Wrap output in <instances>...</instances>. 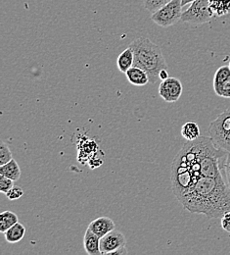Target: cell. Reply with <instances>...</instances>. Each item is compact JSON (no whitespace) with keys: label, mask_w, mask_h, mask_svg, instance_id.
<instances>
[{"label":"cell","mask_w":230,"mask_h":255,"mask_svg":"<svg viewBox=\"0 0 230 255\" xmlns=\"http://www.w3.org/2000/svg\"><path fill=\"white\" fill-rule=\"evenodd\" d=\"M179 203L191 213L209 218H222L230 211V189L223 177H202L185 191Z\"/></svg>","instance_id":"6da1fadb"},{"label":"cell","mask_w":230,"mask_h":255,"mask_svg":"<svg viewBox=\"0 0 230 255\" xmlns=\"http://www.w3.org/2000/svg\"><path fill=\"white\" fill-rule=\"evenodd\" d=\"M134 53L133 66L144 70L151 84H155L160 80V72L167 69L164 54L161 48L147 37H138L130 45Z\"/></svg>","instance_id":"7a4b0ae2"},{"label":"cell","mask_w":230,"mask_h":255,"mask_svg":"<svg viewBox=\"0 0 230 255\" xmlns=\"http://www.w3.org/2000/svg\"><path fill=\"white\" fill-rule=\"evenodd\" d=\"M181 0H171L151 15V20L162 28H168L181 20L182 16Z\"/></svg>","instance_id":"3957f363"},{"label":"cell","mask_w":230,"mask_h":255,"mask_svg":"<svg viewBox=\"0 0 230 255\" xmlns=\"http://www.w3.org/2000/svg\"><path fill=\"white\" fill-rule=\"evenodd\" d=\"M213 17L209 0H195L188 9L182 12L181 21L191 25H202L209 23Z\"/></svg>","instance_id":"277c9868"},{"label":"cell","mask_w":230,"mask_h":255,"mask_svg":"<svg viewBox=\"0 0 230 255\" xmlns=\"http://www.w3.org/2000/svg\"><path fill=\"white\" fill-rule=\"evenodd\" d=\"M127 246V240L123 233L113 230L100 240V251L102 255H112L114 252Z\"/></svg>","instance_id":"5b68a950"},{"label":"cell","mask_w":230,"mask_h":255,"mask_svg":"<svg viewBox=\"0 0 230 255\" xmlns=\"http://www.w3.org/2000/svg\"><path fill=\"white\" fill-rule=\"evenodd\" d=\"M230 131V108L221 113L217 119L211 122L209 133L213 141L216 143L227 135Z\"/></svg>","instance_id":"8992f818"},{"label":"cell","mask_w":230,"mask_h":255,"mask_svg":"<svg viewBox=\"0 0 230 255\" xmlns=\"http://www.w3.org/2000/svg\"><path fill=\"white\" fill-rule=\"evenodd\" d=\"M182 84L176 78H167L162 81L159 87V96L164 99L165 102H175L182 95Z\"/></svg>","instance_id":"52a82bcc"},{"label":"cell","mask_w":230,"mask_h":255,"mask_svg":"<svg viewBox=\"0 0 230 255\" xmlns=\"http://www.w3.org/2000/svg\"><path fill=\"white\" fill-rule=\"evenodd\" d=\"M116 225L112 219L106 216L99 217L97 219L93 220L91 223L89 224L88 229H90L94 234H96L99 238H103L113 230H115Z\"/></svg>","instance_id":"ba28073f"},{"label":"cell","mask_w":230,"mask_h":255,"mask_svg":"<svg viewBox=\"0 0 230 255\" xmlns=\"http://www.w3.org/2000/svg\"><path fill=\"white\" fill-rule=\"evenodd\" d=\"M100 238L94 234L90 229L87 228L83 238V248L88 255H100Z\"/></svg>","instance_id":"9c48e42d"},{"label":"cell","mask_w":230,"mask_h":255,"mask_svg":"<svg viewBox=\"0 0 230 255\" xmlns=\"http://www.w3.org/2000/svg\"><path fill=\"white\" fill-rule=\"evenodd\" d=\"M126 76L129 82L136 87H143L148 83H150L148 74L144 70L136 66H132V68L126 73Z\"/></svg>","instance_id":"30bf717a"},{"label":"cell","mask_w":230,"mask_h":255,"mask_svg":"<svg viewBox=\"0 0 230 255\" xmlns=\"http://www.w3.org/2000/svg\"><path fill=\"white\" fill-rule=\"evenodd\" d=\"M134 63V53L132 47L129 46L127 49H125L117 58V67L118 69L126 74Z\"/></svg>","instance_id":"8fae6325"},{"label":"cell","mask_w":230,"mask_h":255,"mask_svg":"<svg viewBox=\"0 0 230 255\" xmlns=\"http://www.w3.org/2000/svg\"><path fill=\"white\" fill-rule=\"evenodd\" d=\"M5 240L9 244H16L21 242L26 235V228L23 224L16 223L8 229L5 233Z\"/></svg>","instance_id":"7c38bea8"},{"label":"cell","mask_w":230,"mask_h":255,"mask_svg":"<svg viewBox=\"0 0 230 255\" xmlns=\"http://www.w3.org/2000/svg\"><path fill=\"white\" fill-rule=\"evenodd\" d=\"M0 175L17 182L21 177V169L16 160L12 159L8 163L0 166Z\"/></svg>","instance_id":"4fadbf2b"},{"label":"cell","mask_w":230,"mask_h":255,"mask_svg":"<svg viewBox=\"0 0 230 255\" xmlns=\"http://www.w3.org/2000/svg\"><path fill=\"white\" fill-rule=\"evenodd\" d=\"M209 4L216 17H223L230 13V0H209Z\"/></svg>","instance_id":"5bb4252c"},{"label":"cell","mask_w":230,"mask_h":255,"mask_svg":"<svg viewBox=\"0 0 230 255\" xmlns=\"http://www.w3.org/2000/svg\"><path fill=\"white\" fill-rule=\"evenodd\" d=\"M181 135L188 141H193L201 136L200 128L197 123L194 121L186 122L180 129Z\"/></svg>","instance_id":"9a60e30c"},{"label":"cell","mask_w":230,"mask_h":255,"mask_svg":"<svg viewBox=\"0 0 230 255\" xmlns=\"http://www.w3.org/2000/svg\"><path fill=\"white\" fill-rule=\"evenodd\" d=\"M18 216L12 211H4L0 214V232L5 233L12 226L18 223Z\"/></svg>","instance_id":"2e32d148"},{"label":"cell","mask_w":230,"mask_h":255,"mask_svg":"<svg viewBox=\"0 0 230 255\" xmlns=\"http://www.w3.org/2000/svg\"><path fill=\"white\" fill-rule=\"evenodd\" d=\"M230 77V66H222L217 70V72L215 74V77H214V81H213V86H214L215 93L220 89V87L223 85V83L226 82Z\"/></svg>","instance_id":"e0dca14e"},{"label":"cell","mask_w":230,"mask_h":255,"mask_svg":"<svg viewBox=\"0 0 230 255\" xmlns=\"http://www.w3.org/2000/svg\"><path fill=\"white\" fill-rule=\"evenodd\" d=\"M171 0H143V5L147 11L153 14L154 12L164 7V5H166Z\"/></svg>","instance_id":"ac0fdd59"},{"label":"cell","mask_w":230,"mask_h":255,"mask_svg":"<svg viewBox=\"0 0 230 255\" xmlns=\"http://www.w3.org/2000/svg\"><path fill=\"white\" fill-rule=\"evenodd\" d=\"M12 159H13V156L10 148L4 141H1L0 142V166L8 163Z\"/></svg>","instance_id":"d6986e66"},{"label":"cell","mask_w":230,"mask_h":255,"mask_svg":"<svg viewBox=\"0 0 230 255\" xmlns=\"http://www.w3.org/2000/svg\"><path fill=\"white\" fill-rule=\"evenodd\" d=\"M14 181L11 179L0 175V192L6 194L8 191H10L14 187Z\"/></svg>","instance_id":"ffe728a7"},{"label":"cell","mask_w":230,"mask_h":255,"mask_svg":"<svg viewBox=\"0 0 230 255\" xmlns=\"http://www.w3.org/2000/svg\"><path fill=\"white\" fill-rule=\"evenodd\" d=\"M24 195V191L21 187L18 186H14L10 191L6 193V196L9 200L13 201V200H18L20 199L22 196Z\"/></svg>","instance_id":"44dd1931"},{"label":"cell","mask_w":230,"mask_h":255,"mask_svg":"<svg viewBox=\"0 0 230 255\" xmlns=\"http://www.w3.org/2000/svg\"><path fill=\"white\" fill-rule=\"evenodd\" d=\"M217 96L223 98H230V77L223 83V85L220 87V89L216 92Z\"/></svg>","instance_id":"7402d4cb"},{"label":"cell","mask_w":230,"mask_h":255,"mask_svg":"<svg viewBox=\"0 0 230 255\" xmlns=\"http://www.w3.org/2000/svg\"><path fill=\"white\" fill-rule=\"evenodd\" d=\"M215 144H216L218 147H220V148L224 149L225 151L230 152V131L227 135H225L222 139H220L219 141H217Z\"/></svg>","instance_id":"603a6c76"},{"label":"cell","mask_w":230,"mask_h":255,"mask_svg":"<svg viewBox=\"0 0 230 255\" xmlns=\"http://www.w3.org/2000/svg\"><path fill=\"white\" fill-rule=\"evenodd\" d=\"M222 228L230 234V211L227 212L222 218Z\"/></svg>","instance_id":"cb8c5ba5"},{"label":"cell","mask_w":230,"mask_h":255,"mask_svg":"<svg viewBox=\"0 0 230 255\" xmlns=\"http://www.w3.org/2000/svg\"><path fill=\"white\" fill-rule=\"evenodd\" d=\"M224 169L226 170V175H227V179H228V185L230 189V153H227V157L224 163Z\"/></svg>","instance_id":"d4e9b609"},{"label":"cell","mask_w":230,"mask_h":255,"mask_svg":"<svg viewBox=\"0 0 230 255\" xmlns=\"http://www.w3.org/2000/svg\"><path fill=\"white\" fill-rule=\"evenodd\" d=\"M160 80L161 81H164V80H166L167 78H169V76H168V72H167V69H164V70H162L161 72H160Z\"/></svg>","instance_id":"484cf974"},{"label":"cell","mask_w":230,"mask_h":255,"mask_svg":"<svg viewBox=\"0 0 230 255\" xmlns=\"http://www.w3.org/2000/svg\"><path fill=\"white\" fill-rule=\"evenodd\" d=\"M195 0H181V4H182V6H185V5H187V4H191L192 2H194Z\"/></svg>","instance_id":"4316f807"},{"label":"cell","mask_w":230,"mask_h":255,"mask_svg":"<svg viewBox=\"0 0 230 255\" xmlns=\"http://www.w3.org/2000/svg\"></svg>","instance_id":"83f0119b"}]
</instances>
